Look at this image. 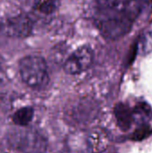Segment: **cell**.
<instances>
[{
	"mask_svg": "<svg viewBox=\"0 0 152 153\" xmlns=\"http://www.w3.org/2000/svg\"><path fill=\"white\" fill-rule=\"evenodd\" d=\"M8 145L20 153H47L46 137L38 130L27 126L11 129L6 135Z\"/></svg>",
	"mask_w": 152,
	"mask_h": 153,
	"instance_id": "cell-1",
	"label": "cell"
},
{
	"mask_svg": "<svg viewBox=\"0 0 152 153\" xmlns=\"http://www.w3.org/2000/svg\"><path fill=\"white\" fill-rule=\"evenodd\" d=\"M19 72L22 82L30 88L40 90L49 81L47 63L39 56H27L19 62Z\"/></svg>",
	"mask_w": 152,
	"mask_h": 153,
	"instance_id": "cell-2",
	"label": "cell"
},
{
	"mask_svg": "<svg viewBox=\"0 0 152 153\" xmlns=\"http://www.w3.org/2000/svg\"><path fill=\"white\" fill-rule=\"evenodd\" d=\"M105 14L99 21V30L102 35L108 39H117L127 34L132 28L133 19L125 12L104 11Z\"/></svg>",
	"mask_w": 152,
	"mask_h": 153,
	"instance_id": "cell-3",
	"label": "cell"
},
{
	"mask_svg": "<svg viewBox=\"0 0 152 153\" xmlns=\"http://www.w3.org/2000/svg\"><path fill=\"white\" fill-rule=\"evenodd\" d=\"M93 51L88 46L77 48L65 62L64 69L69 74H78L87 70L93 62Z\"/></svg>",
	"mask_w": 152,
	"mask_h": 153,
	"instance_id": "cell-4",
	"label": "cell"
},
{
	"mask_svg": "<svg viewBox=\"0 0 152 153\" xmlns=\"http://www.w3.org/2000/svg\"><path fill=\"white\" fill-rule=\"evenodd\" d=\"M33 29L32 20L26 14H18L5 20L2 25V31L13 38H25L28 37Z\"/></svg>",
	"mask_w": 152,
	"mask_h": 153,
	"instance_id": "cell-5",
	"label": "cell"
},
{
	"mask_svg": "<svg viewBox=\"0 0 152 153\" xmlns=\"http://www.w3.org/2000/svg\"><path fill=\"white\" fill-rule=\"evenodd\" d=\"M115 115L116 117L117 124L123 130H127L131 127V125L133 121V114L130 108L124 105L120 104L115 108Z\"/></svg>",
	"mask_w": 152,
	"mask_h": 153,
	"instance_id": "cell-6",
	"label": "cell"
},
{
	"mask_svg": "<svg viewBox=\"0 0 152 153\" xmlns=\"http://www.w3.org/2000/svg\"><path fill=\"white\" fill-rule=\"evenodd\" d=\"M34 116V109L31 107H23L17 109L12 115V121L16 126H28Z\"/></svg>",
	"mask_w": 152,
	"mask_h": 153,
	"instance_id": "cell-7",
	"label": "cell"
},
{
	"mask_svg": "<svg viewBox=\"0 0 152 153\" xmlns=\"http://www.w3.org/2000/svg\"><path fill=\"white\" fill-rule=\"evenodd\" d=\"M137 50L142 56L149 55L152 52V30L145 32L139 39Z\"/></svg>",
	"mask_w": 152,
	"mask_h": 153,
	"instance_id": "cell-8",
	"label": "cell"
},
{
	"mask_svg": "<svg viewBox=\"0 0 152 153\" xmlns=\"http://www.w3.org/2000/svg\"><path fill=\"white\" fill-rule=\"evenodd\" d=\"M58 7V0H36L34 8L41 13L50 14Z\"/></svg>",
	"mask_w": 152,
	"mask_h": 153,
	"instance_id": "cell-9",
	"label": "cell"
},
{
	"mask_svg": "<svg viewBox=\"0 0 152 153\" xmlns=\"http://www.w3.org/2000/svg\"><path fill=\"white\" fill-rule=\"evenodd\" d=\"M4 77V70H3V67L1 65V63H0V80Z\"/></svg>",
	"mask_w": 152,
	"mask_h": 153,
	"instance_id": "cell-10",
	"label": "cell"
}]
</instances>
